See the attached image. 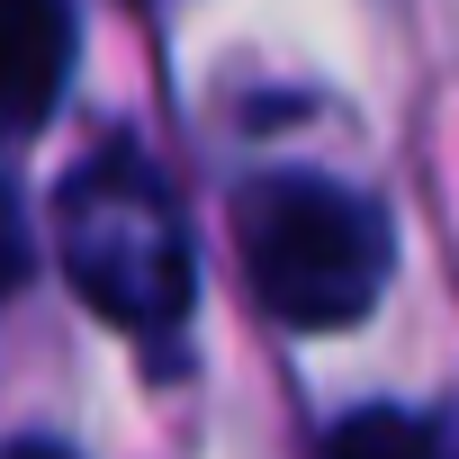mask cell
<instances>
[{"label":"cell","instance_id":"3","mask_svg":"<svg viewBox=\"0 0 459 459\" xmlns=\"http://www.w3.org/2000/svg\"><path fill=\"white\" fill-rule=\"evenodd\" d=\"M73 73V10L64 0H0V135L55 117Z\"/></svg>","mask_w":459,"mask_h":459},{"label":"cell","instance_id":"2","mask_svg":"<svg viewBox=\"0 0 459 459\" xmlns=\"http://www.w3.org/2000/svg\"><path fill=\"white\" fill-rule=\"evenodd\" d=\"M55 244H64V271L73 289L126 325V333H162L189 316V235L162 198V180L135 162V153H91L64 198H55Z\"/></svg>","mask_w":459,"mask_h":459},{"label":"cell","instance_id":"5","mask_svg":"<svg viewBox=\"0 0 459 459\" xmlns=\"http://www.w3.org/2000/svg\"><path fill=\"white\" fill-rule=\"evenodd\" d=\"M0 459H73V450H55V441H10Z\"/></svg>","mask_w":459,"mask_h":459},{"label":"cell","instance_id":"4","mask_svg":"<svg viewBox=\"0 0 459 459\" xmlns=\"http://www.w3.org/2000/svg\"><path fill=\"white\" fill-rule=\"evenodd\" d=\"M325 459H441V432L405 405H360V414L333 423Z\"/></svg>","mask_w":459,"mask_h":459},{"label":"cell","instance_id":"1","mask_svg":"<svg viewBox=\"0 0 459 459\" xmlns=\"http://www.w3.org/2000/svg\"><path fill=\"white\" fill-rule=\"evenodd\" d=\"M235 235H244V271L262 289V307L298 333H333L360 325L396 271V235L378 198L325 180V171H271L235 198Z\"/></svg>","mask_w":459,"mask_h":459}]
</instances>
